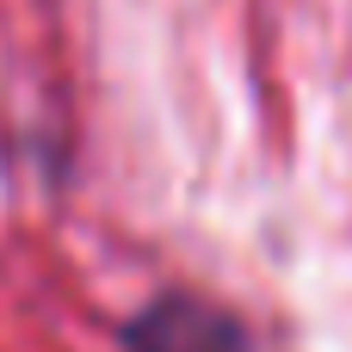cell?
<instances>
[{"instance_id": "1", "label": "cell", "mask_w": 352, "mask_h": 352, "mask_svg": "<svg viewBox=\"0 0 352 352\" xmlns=\"http://www.w3.org/2000/svg\"><path fill=\"white\" fill-rule=\"evenodd\" d=\"M124 352H248V334L198 297H161L124 328Z\"/></svg>"}]
</instances>
